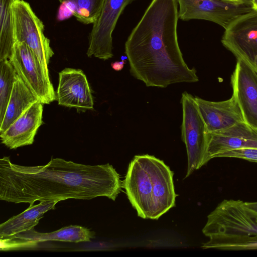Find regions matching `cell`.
Here are the masks:
<instances>
[{
    "label": "cell",
    "mask_w": 257,
    "mask_h": 257,
    "mask_svg": "<svg viewBox=\"0 0 257 257\" xmlns=\"http://www.w3.org/2000/svg\"><path fill=\"white\" fill-rule=\"evenodd\" d=\"M95 233L90 229L79 225L63 227L59 230L42 233L34 228L19 233L11 237L18 238L37 242L47 241H61L72 242L90 241L94 237ZM9 237V238H11Z\"/></svg>",
    "instance_id": "obj_18"
},
{
    "label": "cell",
    "mask_w": 257,
    "mask_h": 257,
    "mask_svg": "<svg viewBox=\"0 0 257 257\" xmlns=\"http://www.w3.org/2000/svg\"><path fill=\"white\" fill-rule=\"evenodd\" d=\"M43 104L40 101L34 103L0 134L1 143L10 149L32 145L43 123Z\"/></svg>",
    "instance_id": "obj_15"
},
{
    "label": "cell",
    "mask_w": 257,
    "mask_h": 257,
    "mask_svg": "<svg viewBox=\"0 0 257 257\" xmlns=\"http://www.w3.org/2000/svg\"><path fill=\"white\" fill-rule=\"evenodd\" d=\"M125 63L124 60H121L120 62L115 61L111 64V67L115 71L121 70L124 66V64Z\"/></svg>",
    "instance_id": "obj_26"
},
{
    "label": "cell",
    "mask_w": 257,
    "mask_h": 257,
    "mask_svg": "<svg viewBox=\"0 0 257 257\" xmlns=\"http://www.w3.org/2000/svg\"><path fill=\"white\" fill-rule=\"evenodd\" d=\"M17 75L9 59L0 61V123L3 121Z\"/></svg>",
    "instance_id": "obj_22"
},
{
    "label": "cell",
    "mask_w": 257,
    "mask_h": 257,
    "mask_svg": "<svg viewBox=\"0 0 257 257\" xmlns=\"http://www.w3.org/2000/svg\"><path fill=\"white\" fill-rule=\"evenodd\" d=\"M195 99L208 133L244 121L242 110L233 94L229 99L221 101H208L198 96H195Z\"/></svg>",
    "instance_id": "obj_14"
},
{
    "label": "cell",
    "mask_w": 257,
    "mask_h": 257,
    "mask_svg": "<svg viewBox=\"0 0 257 257\" xmlns=\"http://www.w3.org/2000/svg\"><path fill=\"white\" fill-rule=\"evenodd\" d=\"M209 239H257V212L241 200L224 199L207 216L202 229Z\"/></svg>",
    "instance_id": "obj_3"
},
{
    "label": "cell",
    "mask_w": 257,
    "mask_h": 257,
    "mask_svg": "<svg viewBox=\"0 0 257 257\" xmlns=\"http://www.w3.org/2000/svg\"><path fill=\"white\" fill-rule=\"evenodd\" d=\"M203 249L222 250H247L257 249V240L249 239H214L203 243Z\"/></svg>",
    "instance_id": "obj_23"
},
{
    "label": "cell",
    "mask_w": 257,
    "mask_h": 257,
    "mask_svg": "<svg viewBox=\"0 0 257 257\" xmlns=\"http://www.w3.org/2000/svg\"><path fill=\"white\" fill-rule=\"evenodd\" d=\"M178 19L177 0H152L125 43L131 75L148 87L199 81L180 50Z\"/></svg>",
    "instance_id": "obj_2"
},
{
    "label": "cell",
    "mask_w": 257,
    "mask_h": 257,
    "mask_svg": "<svg viewBox=\"0 0 257 257\" xmlns=\"http://www.w3.org/2000/svg\"><path fill=\"white\" fill-rule=\"evenodd\" d=\"M235 158L257 163V148H243L224 152L217 158Z\"/></svg>",
    "instance_id": "obj_24"
},
{
    "label": "cell",
    "mask_w": 257,
    "mask_h": 257,
    "mask_svg": "<svg viewBox=\"0 0 257 257\" xmlns=\"http://www.w3.org/2000/svg\"><path fill=\"white\" fill-rule=\"evenodd\" d=\"M246 206L251 210L257 212V201L244 202Z\"/></svg>",
    "instance_id": "obj_27"
},
{
    "label": "cell",
    "mask_w": 257,
    "mask_h": 257,
    "mask_svg": "<svg viewBox=\"0 0 257 257\" xmlns=\"http://www.w3.org/2000/svg\"><path fill=\"white\" fill-rule=\"evenodd\" d=\"M181 102L183 110L181 138L185 144L188 158L187 178L203 166L208 133L195 97L185 91Z\"/></svg>",
    "instance_id": "obj_6"
},
{
    "label": "cell",
    "mask_w": 257,
    "mask_h": 257,
    "mask_svg": "<svg viewBox=\"0 0 257 257\" xmlns=\"http://www.w3.org/2000/svg\"><path fill=\"white\" fill-rule=\"evenodd\" d=\"M225 1H230V2H242L245 1V0H225Z\"/></svg>",
    "instance_id": "obj_29"
},
{
    "label": "cell",
    "mask_w": 257,
    "mask_h": 257,
    "mask_svg": "<svg viewBox=\"0 0 257 257\" xmlns=\"http://www.w3.org/2000/svg\"><path fill=\"white\" fill-rule=\"evenodd\" d=\"M134 0H104L100 13L92 24L87 55L106 60L113 56L112 32L125 7Z\"/></svg>",
    "instance_id": "obj_9"
},
{
    "label": "cell",
    "mask_w": 257,
    "mask_h": 257,
    "mask_svg": "<svg viewBox=\"0 0 257 257\" xmlns=\"http://www.w3.org/2000/svg\"><path fill=\"white\" fill-rule=\"evenodd\" d=\"M68 4L73 16L84 24H93L98 17L104 0H58Z\"/></svg>",
    "instance_id": "obj_21"
},
{
    "label": "cell",
    "mask_w": 257,
    "mask_h": 257,
    "mask_svg": "<svg viewBox=\"0 0 257 257\" xmlns=\"http://www.w3.org/2000/svg\"><path fill=\"white\" fill-rule=\"evenodd\" d=\"M15 0H0V61L10 59L16 41L12 4Z\"/></svg>",
    "instance_id": "obj_20"
},
{
    "label": "cell",
    "mask_w": 257,
    "mask_h": 257,
    "mask_svg": "<svg viewBox=\"0 0 257 257\" xmlns=\"http://www.w3.org/2000/svg\"><path fill=\"white\" fill-rule=\"evenodd\" d=\"M56 98L59 105L85 112L93 109V100L85 74L82 70L66 68L59 73Z\"/></svg>",
    "instance_id": "obj_13"
},
{
    "label": "cell",
    "mask_w": 257,
    "mask_h": 257,
    "mask_svg": "<svg viewBox=\"0 0 257 257\" xmlns=\"http://www.w3.org/2000/svg\"><path fill=\"white\" fill-rule=\"evenodd\" d=\"M223 45L237 59L257 69V11L239 17L225 29Z\"/></svg>",
    "instance_id": "obj_10"
},
{
    "label": "cell",
    "mask_w": 257,
    "mask_h": 257,
    "mask_svg": "<svg viewBox=\"0 0 257 257\" xmlns=\"http://www.w3.org/2000/svg\"><path fill=\"white\" fill-rule=\"evenodd\" d=\"M59 200L42 201L33 205L19 214L14 216L0 225L1 238H9L21 232L34 228L43 215L54 209Z\"/></svg>",
    "instance_id": "obj_17"
},
{
    "label": "cell",
    "mask_w": 257,
    "mask_h": 257,
    "mask_svg": "<svg viewBox=\"0 0 257 257\" xmlns=\"http://www.w3.org/2000/svg\"><path fill=\"white\" fill-rule=\"evenodd\" d=\"M152 156H135L122 182L131 204L138 215L143 219H152L153 214L155 180Z\"/></svg>",
    "instance_id": "obj_4"
},
{
    "label": "cell",
    "mask_w": 257,
    "mask_h": 257,
    "mask_svg": "<svg viewBox=\"0 0 257 257\" xmlns=\"http://www.w3.org/2000/svg\"><path fill=\"white\" fill-rule=\"evenodd\" d=\"M119 175L108 163L88 165L51 158L46 165L14 164L0 159V200L15 203L106 197L115 201L121 191Z\"/></svg>",
    "instance_id": "obj_1"
},
{
    "label": "cell",
    "mask_w": 257,
    "mask_h": 257,
    "mask_svg": "<svg viewBox=\"0 0 257 257\" xmlns=\"http://www.w3.org/2000/svg\"><path fill=\"white\" fill-rule=\"evenodd\" d=\"M243 148H257V128L245 121L208 133L203 166L221 153Z\"/></svg>",
    "instance_id": "obj_12"
},
{
    "label": "cell",
    "mask_w": 257,
    "mask_h": 257,
    "mask_svg": "<svg viewBox=\"0 0 257 257\" xmlns=\"http://www.w3.org/2000/svg\"><path fill=\"white\" fill-rule=\"evenodd\" d=\"M253 10L257 11V0H250Z\"/></svg>",
    "instance_id": "obj_28"
},
{
    "label": "cell",
    "mask_w": 257,
    "mask_h": 257,
    "mask_svg": "<svg viewBox=\"0 0 257 257\" xmlns=\"http://www.w3.org/2000/svg\"><path fill=\"white\" fill-rule=\"evenodd\" d=\"M16 42L26 44L37 57L44 69L49 72L48 64L54 52L50 40L44 34V26L31 7L23 0L12 4Z\"/></svg>",
    "instance_id": "obj_5"
},
{
    "label": "cell",
    "mask_w": 257,
    "mask_h": 257,
    "mask_svg": "<svg viewBox=\"0 0 257 257\" xmlns=\"http://www.w3.org/2000/svg\"><path fill=\"white\" fill-rule=\"evenodd\" d=\"M230 83L244 121L257 128V69L237 59Z\"/></svg>",
    "instance_id": "obj_11"
},
{
    "label": "cell",
    "mask_w": 257,
    "mask_h": 257,
    "mask_svg": "<svg viewBox=\"0 0 257 257\" xmlns=\"http://www.w3.org/2000/svg\"><path fill=\"white\" fill-rule=\"evenodd\" d=\"M153 174L155 181L154 211L152 219L157 220L175 206L177 195L175 192L174 173L165 163L154 156L152 158Z\"/></svg>",
    "instance_id": "obj_16"
},
{
    "label": "cell",
    "mask_w": 257,
    "mask_h": 257,
    "mask_svg": "<svg viewBox=\"0 0 257 257\" xmlns=\"http://www.w3.org/2000/svg\"><path fill=\"white\" fill-rule=\"evenodd\" d=\"M177 1L179 7V19L211 21L224 29L238 18L253 10L250 0L242 2L225 0Z\"/></svg>",
    "instance_id": "obj_8"
},
{
    "label": "cell",
    "mask_w": 257,
    "mask_h": 257,
    "mask_svg": "<svg viewBox=\"0 0 257 257\" xmlns=\"http://www.w3.org/2000/svg\"><path fill=\"white\" fill-rule=\"evenodd\" d=\"M38 101L39 100L17 74L3 121L0 123V134Z\"/></svg>",
    "instance_id": "obj_19"
},
{
    "label": "cell",
    "mask_w": 257,
    "mask_h": 257,
    "mask_svg": "<svg viewBox=\"0 0 257 257\" xmlns=\"http://www.w3.org/2000/svg\"><path fill=\"white\" fill-rule=\"evenodd\" d=\"M38 242L18 238H1V250H6L33 247L37 245Z\"/></svg>",
    "instance_id": "obj_25"
},
{
    "label": "cell",
    "mask_w": 257,
    "mask_h": 257,
    "mask_svg": "<svg viewBox=\"0 0 257 257\" xmlns=\"http://www.w3.org/2000/svg\"><path fill=\"white\" fill-rule=\"evenodd\" d=\"M9 60L17 74L41 103L48 104L57 100L49 73L26 44L16 42Z\"/></svg>",
    "instance_id": "obj_7"
}]
</instances>
